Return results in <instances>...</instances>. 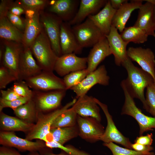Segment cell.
<instances>
[{"mask_svg":"<svg viewBox=\"0 0 155 155\" xmlns=\"http://www.w3.org/2000/svg\"><path fill=\"white\" fill-rule=\"evenodd\" d=\"M41 25L50 42L52 49L57 55H62L60 42L61 26L63 21L51 13L40 12Z\"/></svg>","mask_w":155,"mask_h":155,"instance_id":"6","label":"cell"},{"mask_svg":"<svg viewBox=\"0 0 155 155\" xmlns=\"http://www.w3.org/2000/svg\"><path fill=\"white\" fill-rule=\"evenodd\" d=\"M87 66V57H79L75 53H70L58 57L54 70L59 76H64L70 73L86 69Z\"/></svg>","mask_w":155,"mask_h":155,"instance_id":"13","label":"cell"},{"mask_svg":"<svg viewBox=\"0 0 155 155\" xmlns=\"http://www.w3.org/2000/svg\"><path fill=\"white\" fill-rule=\"evenodd\" d=\"M77 117L78 115L71 107L55 119L51 129L74 126L77 124Z\"/></svg>","mask_w":155,"mask_h":155,"instance_id":"32","label":"cell"},{"mask_svg":"<svg viewBox=\"0 0 155 155\" xmlns=\"http://www.w3.org/2000/svg\"><path fill=\"white\" fill-rule=\"evenodd\" d=\"M13 111L18 118L28 123H32L37 118L38 111L32 98Z\"/></svg>","mask_w":155,"mask_h":155,"instance_id":"31","label":"cell"},{"mask_svg":"<svg viewBox=\"0 0 155 155\" xmlns=\"http://www.w3.org/2000/svg\"><path fill=\"white\" fill-rule=\"evenodd\" d=\"M110 77L105 66L102 65L93 71L89 73L78 85L70 89L76 94V98L86 94L88 91L94 85L99 84L104 86L109 85Z\"/></svg>","mask_w":155,"mask_h":155,"instance_id":"11","label":"cell"},{"mask_svg":"<svg viewBox=\"0 0 155 155\" xmlns=\"http://www.w3.org/2000/svg\"><path fill=\"white\" fill-rule=\"evenodd\" d=\"M139 8L137 19L134 26L144 30L149 36L155 35V5L146 1Z\"/></svg>","mask_w":155,"mask_h":155,"instance_id":"17","label":"cell"},{"mask_svg":"<svg viewBox=\"0 0 155 155\" xmlns=\"http://www.w3.org/2000/svg\"><path fill=\"white\" fill-rule=\"evenodd\" d=\"M39 152L41 155H68L62 150H61V152L59 154H55L53 153L51 150L48 149L47 148L42 150Z\"/></svg>","mask_w":155,"mask_h":155,"instance_id":"49","label":"cell"},{"mask_svg":"<svg viewBox=\"0 0 155 155\" xmlns=\"http://www.w3.org/2000/svg\"><path fill=\"white\" fill-rule=\"evenodd\" d=\"M103 145L109 148L113 155H154L152 152H140L133 149L123 148L113 142L104 143Z\"/></svg>","mask_w":155,"mask_h":155,"instance_id":"34","label":"cell"},{"mask_svg":"<svg viewBox=\"0 0 155 155\" xmlns=\"http://www.w3.org/2000/svg\"><path fill=\"white\" fill-rule=\"evenodd\" d=\"M111 6L108 0L102 9L96 14L90 15L89 18L99 28L103 35L105 36L109 33L114 15L116 11Z\"/></svg>","mask_w":155,"mask_h":155,"instance_id":"24","label":"cell"},{"mask_svg":"<svg viewBox=\"0 0 155 155\" xmlns=\"http://www.w3.org/2000/svg\"><path fill=\"white\" fill-rule=\"evenodd\" d=\"M154 37L155 38V35L154 36Z\"/></svg>","mask_w":155,"mask_h":155,"instance_id":"52","label":"cell"},{"mask_svg":"<svg viewBox=\"0 0 155 155\" xmlns=\"http://www.w3.org/2000/svg\"><path fill=\"white\" fill-rule=\"evenodd\" d=\"M42 71L34 58L30 48L24 47L19 62L18 80H24L38 74Z\"/></svg>","mask_w":155,"mask_h":155,"instance_id":"19","label":"cell"},{"mask_svg":"<svg viewBox=\"0 0 155 155\" xmlns=\"http://www.w3.org/2000/svg\"><path fill=\"white\" fill-rule=\"evenodd\" d=\"M120 85L125 97L121 114L130 116L136 120L140 127V136L142 135L145 132L153 130L154 129H155V117H149L143 113L137 106L134 98L122 82Z\"/></svg>","mask_w":155,"mask_h":155,"instance_id":"4","label":"cell"},{"mask_svg":"<svg viewBox=\"0 0 155 155\" xmlns=\"http://www.w3.org/2000/svg\"><path fill=\"white\" fill-rule=\"evenodd\" d=\"M77 100L76 98H74L63 106L46 114L38 111L36 123L28 132L25 139L30 141L36 139L45 142H47L50 135L51 127L55 120L59 115L72 107Z\"/></svg>","mask_w":155,"mask_h":155,"instance_id":"3","label":"cell"},{"mask_svg":"<svg viewBox=\"0 0 155 155\" xmlns=\"http://www.w3.org/2000/svg\"><path fill=\"white\" fill-rule=\"evenodd\" d=\"M121 65L126 69L127 73V78L122 82L132 97L139 99L144 109L148 112L144 91L148 86L155 82L153 78L148 72L135 66L128 57Z\"/></svg>","mask_w":155,"mask_h":155,"instance_id":"1","label":"cell"},{"mask_svg":"<svg viewBox=\"0 0 155 155\" xmlns=\"http://www.w3.org/2000/svg\"><path fill=\"white\" fill-rule=\"evenodd\" d=\"M145 99L148 108V112L155 117V82L146 88Z\"/></svg>","mask_w":155,"mask_h":155,"instance_id":"38","label":"cell"},{"mask_svg":"<svg viewBox=\"0 0 155 155\" xmlns=\"http://www.w3.org/2000/svg\"><path fill=\"white\" fill-rule=\"evenodd\" d=\"M18 95L23 97L32 98L33 90H30L27 83L23 80H17L11 87Z\"/></svg>","mask_w":155,"mask_h":155,"instance_id":"37","label":"cell"},{"mask_svg":"<svg viewBox=\"0 0 155 155\" xmlns=\"http://www.w3.org/2000/svg\"><path fill=\"white\" fill-rule=\"evenodd\" d=\"M60 42L62 55L79 54L83 49L78 43L71 25L67 22L63 21L61 25Z\"/></svg>","mask_w":155,"mask_h":155,"instance_id":"22","label":"cell"},{"mask_svg":"<svg viewBox=\"0 0 155 155\" xmlns=\"http://www.w3.org/2000/svg\"><path fill=\"white\" fill-rule=\"evenodd\" d=\"M108 0H81L79 7L73 19L68 22L71 25H74L82 22L90 15L98 13L105 5Z\"/></svg>","mask_w":155,"mask_h":155,"instance_id":"23","label":"cell"},{"mask_svg":"<svg viewBox=\"0 0 155 155\" xmlns=\"http://www.w3.org/2000/svg\"><path fill=\"white\" fill-rule=\"evenodd\" d=\"M72 28L78 43L82 49L92 47L105 36L88 18Z\"/></svg>","mask_w":155,"mask_h":155,"instance_id":"5","label":"cell"},{"mask_svg":"<svg viewBox=\"0 0 155 155\" xmlns=\"http://www.w3.org/2000/svg\"><path fill=\"white\" fill-rule=\"evenodd\" d=\"M18 2L25 10L31 9L41 11L48 5L49 1L46 0H20Z\"/></svg>","mask_w":155,"mask_h":155,"instance_id":"36","label":"cell"},{"mask_svg":"<svg viewBox=\"0 0 155 155\" xmlns=\"http://www.w3.org/2000/svg\"><path fill=\"white\" fill-rule=\"evenodd\" d=\"M0 144L3 146L14 148L19 151L39 152L47 147L45 142H32L17 136L13 131H2L0 133Z\"/></svg>","mask_w":155,"mask_h":155,"instance_id":"8","label":"cell"},{"mask_svg":"<svg viewBox=\"0 0 155 155\" xmlns=\"http://www.w3.org/2000/svg\"><path fill=\"white\" fill-rule=\"evenodd\" d=\"M0 98L7 101L14 100L23 97L17 94L11 88L6 90H0Z\"/></svg>","mask_w":155,"mask_h":155,"instance_id":"42","label":"cell"},{"mask_svg":"<svg viewBox=\"0 0 155 155\" xmlns=\"http://www.w3.org/2000/svg\"><path fill=\"white\" fill-rule=\"evenodd\" d=\"M111 54L108 40L104 36L92 46L87 57L89 73L95 70L102 61Z\"/></svg>","mask_w":155,"mask_h":155,"instance_id":"18","label":"cell"},{"mask_svg":"<svg viewBox=\"0 0 155 155\" xmlns=\"http://www.w3.org/2000/svg\"><path fill=\"white\" fill-rule=\"evenodd\" d=\"M120 35L123 40L129 43H143L148 40V35L140 28L133 25L125 28Z\"/></svg>","mask_w":155,"mask_h":155,"instance_id":"30","label":"cell"},{"mask_svg":"<svg viewBox=\"0 0 155 155\" xmlns=\"http://www.w3.org/2000/svg\"><path fill=\"white\" fill-rule=\"evenodd\" d=\"M0 155H22L16 150L10 147L2 146L0 147Z\"/></svg>","mask_w":155,"mask_h":155,"instance_id":"47","label":"cell"},{"mask_svg":"<svg viewBox=\"0 0 155 155\" xmlns=\"http://www.w3.org/2000/svg\"><path fill=\"white\" fill-rule=\"evenodd\" d=\"M66 90L49 91L33 90L32 99L38 111L42 112L55 109L60 105Z\"/></svg>","mask_w":155,"mask_h":155,"instance_id":"9","label":"cell"},{"mask_svg":"<svg viewBox=\"0 0 155 155\" xmlns=\"http://www.w3.org/2000/svg\"><path fill=\"white\" fill-rule=\"evenodd\" d=\"M7 17L13 25L24 33L26 26L25 20H23L20 16L15 15L9 11L7 13Z\"/></svg>","mask_w":155,"mask_h":155,"instance_id":"41","label":"cell"},{"mask_svg":"<svg viewBox=\"0 0 155 155\" xmlns=\"http://www.w3.org/2000/svg\"><path fill=\"white\" fill-rule=\"evenodd\" d=\"M127 0H110L111 5L114 9L117 10L124 3L128 2Z\"/></svg>","mask_w":155,"mask_h":155,"instance_id":"48","label":"cell"},{"mask_svg":"<svg viewBox=\"0 0 155 155\" xmlns=\"http://www.w3.org/2000/svg\"><path fill=\"white\" fill-rule=\"evenodd\" d=\"M33 90L49 91L66 90L63 79L57 76L53 71H42L38 74L24 80Z\"/></svg>","mask_w":155,"mask_h":155,"instance_id":"7","label":"cell"},{"mask_svg":"<svg viewBox=\"0 0 155 155\" xmlns=\"http://www.w3.org/2000/svg\"></svg>","mask_w":155,"mask_h":155,"instance_id":"53","label":"cell"},{"mask_svg":"<svg viewBox=\"0 0 155 155\" xmlns=\"http://www.w3.org/2000/svg\"><path fill=\"white\" fill-rule=\"evenodd\" d=\"M32 98H31L25 97L12 101H7L0 98V112L6 107H9L14 110L21 105L26 103Z\"/></svg>","mask_w":155,"mask_h":155,"instance_id":"40","label":"cell"},{"mask_svg":"<svg viewBox=\"0 0 155 155\" xmlns=\"http://www.w3.org/2000/svg\"><path fill=\"white\" fill-rule=\"evenodd\" d=\"M45 143L47 148L60 149L68 155H91L88 153L78 149L72 145H69L64 146L61 145L52 139Z\"/></svg>","mask_w":155,"mask_h":155,"instance_id":"35","label":"cell"},{"mask_svg":"<svg viewBox=\"0 0 155 155\" xmlns=\"http://www.w3.org/2000/svg\"><path fill=\"white\" fill-rule=\"evenodd\" d=\"M3 41L4 51L1 65L7 68L18 80L19 64L23 45L21 43Z\"/></svg>","mask_w":155,"mask_h":155,"instance_id":"14","label":"cell"},{"mask_svg":"<svg viewBox=\"0 0 155 155\" xmlns=\"http://www.w3.org/2000/svg\"><path fill=\"white\" fill-rule=\"evenodd\" d=\"M0 125L3 131L29 132L34 124L28 123L18 118L7 115L2 111L0 112Z\"/></svg>","mask_w":155,"mask_h":155,"instance_id":"27","label":"cell"},{"mask_svg":"<svg viewBox=\"0 0 155 155\" xmlns=\"http://www.w3.org/2000/svg\"><path fill=\"white\" fill-rule=\"evenodd\" d=\"M13 2L12 0L1 1L0 4V18L7 17L10 7Z\"/></svg>","mask_w":155,"mask_h":155,"instance_id":"44","label":"cell"},{"mask_svg":"<svg viewBox=\"0 0 155 155\" xmlns=\"http://www.w3.org/2000/svg\"><path fill=\"white\" fill-rule=\"evenodd\" d=\"M50 135L53 140L64 145L68 141L79 136L78 125L77 124L72 127L51 129Z\"/></svg>","mask_w":155,"mask_h":155,"instance_id":"29","label":"cell"},{"mask_svg":"<svg viewBox=\"0 0 155 155\" xmlns=\"http://www.w3.org/2000/svg\"><path fill=\"white\" fill-rule=\"evenodd\" d=\"M97 104L100 107L106 116L107 125L100 140L104 143L115 142L120 144L126 148L132 149V144L129 139L124 136L118 129L108 111L107 106L94 98Z\"/></svg>","mask_w":155,"mask_h":155,"instance_id":"10","label":"cell"},{"mask_svg":"<svg viewBox=\"0 0 155 155\" xmlns=\"http://www.w3.org/2000/svg\"><path fill=\"white\" fill-rule=\"evenodd\" d=\"M152 137V133L148 134L144 136H140L136 138L135 141V143L146 146H151L153 142Z\"/></svg>","mask_w":155,"mask_h":155,"instance_id":"45","label":"cell"},{"mask_svg":"<svg viewBox=\"0 0 155 155\" xmlns=\"http://www.w3.org/2000/svg\"><path fill=\"white\" fill-rule=\"evenodd\" d=\"M25 9L18 0L13 2L9 10L12 14L19 16L25 13Z\"/></svg>","mask_w":155,"mask_h":155,"instance_id":"43","label":"cell"},{"mask_svg":"<svg viewBox=\"0 0 155 155\" xmlns=\"http://www.w3.org/2000/svg\"><path fill=\"white\" fill-rule=\"evenodd\" d=\"M143 0H131L123 4L116 11L114 15L112 25L121 32L125 28L126 24L132 12L139 9L142 4Z\"/></svg>","mask_w":155,"mask_h":155,"instance_id":"25","label":"cell"},{"mask_svg":"<svg viewBox=\"0 0 155 155\" xmlns=\"http://www.w3.org/2000/svg\"><path fill=\"white\" fill-rule=\"evenodd\" d=\"M127 55L132 61L137 63L142 69L150 74L155 81V55L150 49L130 47L127 50Z\"/></svg>","mask_w":155,"mask_h":155,"instance_id":"15","label":"cell"},{"mask_svg":"<svg viewBox=\"0 0 155 155\" xmlns=\"http://www.w3.org/2000/svg\"><path fill=\"white\" fill-rule=\"evenodd\" d=\"M77 125L79 136L90 143L100 140L105 131L100 122L91 117H82L78 115Z\"/></svg>","mask_w":155,"mask_h":155,"instance_id":"12","label":"cell"},{"mask_svg":"<svg viewBox=\"0 0 155 155\" xmlns=\"http://www.w3.org/2000/svg\"><path fill=\"white\" fill-rule=\"evenodd\" d=\"M30 48L42 71H54L58 57L53 50L50 42L43 27Z\"/></svg>","mask_w":155,"mask_h":155,"instance_id":"2","label":"cell"},{"mask_svg":"<svg viewBox=\"0 0 155 155\" xmlns=\"http://www.w3.org/2000/svg\"><path fill=\"white\" fill-rule=\"evenodd\" d=\"M72 107L79 116L91 117L100 122V110L94 98L86 94L79 97Z\"/></svg>","mask_w":155,"mask_h":155,"instance_id":"21","label":"cell"},{"mask_svg":"<svg viewBox=\"0 0 155 155\" xmlns=\"http://www.w3.org/2000/svg\"><path fill=\"white\" fill-rule=\"evenodd\" d=\"M0 36L3 40L22 44L23 32L13 25L7 17L0 18Z\"/></svg>","mask_w":155,"mask_h":155,"instance_id":"28","label":"cell"},{"mask_svg":"<svg viewBox=\"0 0 155 155\" xmlns=\"http://www.w3.org/2000/svg\"><path fill=\"white\" fill-rule=\"evenodd\" d=\"M131 147L132 149L140 152H150L154 149L151 146L144 145L136 143L132 144Z\"/></svg>","mask_w":155,"mask_h":155,"instance_id":"46","label":"cell"},{"mask_svg":"<svg viewBox=\"0 0 155 155\" xmlns=\"http://www.w3.org/2000/svg\"><path fill=\"white\" fill-rule=\"evenodd\" d=\"M154 155H155V154H154Z\"/></svg>","mask_w":155,"mask_h":155,"instance_id":"54","label":"cell"},{"mask_svg":"<svg viewBox=\"0 0 155 155\" xmlns=\"http://www.w3.org/2000/svg\"><path fill=\"white\" fill-rule=\"evenodd\" d=\"M80 1L75 0H53L49 1V11L65 22H69L74 18Z\"/></svg>","mask_w":155,"mask_h":155,"instance_id":"20","label":"cell"},{"mask_svg":"<svg viewBox=\"0 0 155 155\" xmlns=\"http://www.w3.org/2000/svg\"><path fill=\"white\" fill-rule=\"evenodd\" d=\"M17 80L16 78L6 67L1 65L0 67V89L3 90L8 84Z\"/></svg>","mask_w":155,"mask_h":155,"instance_id":"39","label":"cell"},{"mask_svg":"<svg viewBox=\"0 0 155 155\" xmlns=\"http://www.w3.org/2000/svg\"><path fill=\"white\" fill-rule=\"evenodd\" d=\"M105 36L114 56L115 64L121 66L128 57L127 46L128 43L123 40L118 30L112 25L109 34Z\"/></svg>","mask_w":155,"mask_h":155,"instance_id":"16","label":"cell"},{"mask_svg":"<svg viewBox=\"0 0 155 155\" xmlns=\"http://www.w3.org/2000/svg\"><path fill=\"white\" fill-rule=\"evenodd\" d=\"M25 20L22 44L24 47L30 48L42 28L40 20V12H37L33 16Z\"/></svg>","mask_w":155,"mask_h":155,"instance_id":"26","label":"cell"},{"mask_svg":"<svg viewBox=\"0 0 155 155\" xmlns=\"http://www.w3.org/2000/svg\"><path fill=\"white\" fill-rule=\"evenodd\" d=\"M89 73L86 69L70 73L64 76L63 79L66 90L78 85Z\"/></svg>","mask_w":155,"mask_h":155,"instance_id":"33","label":"cell"},{"mask_svg":"<svg viewBox=\"0 0 155 155\" xmlns=\"http://www.w3.org/2000/svg\"><path fill=\"white\" fill-rule=\"evenodd\" d=\"M27 155H41L38 152H30Z\"/></svg>","mask_w":155,"mask_h":155,"instance_id":"50","label":"cell"},{"mask_svg":"<svg viewBox=\"0 0 155 155\" xmlns=\"http://www.w3.org/2000/svg\"><path fill=\"white\" fill-rule=\"evenodd\" d=\"M144 1L148 2L155 5V0H146Z\"/></svg>","mask_w":155,"mask_h":155,"instance_id":"51","label":"cell"}]
</instances>
